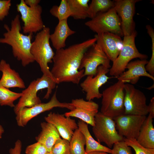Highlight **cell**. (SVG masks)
<instances>
[{"mask_svg": "<svg viewBox=\"0 0 154 154\" xmlns=\"http://www.w3.org/2000/svg\"><path fill=\"white\" fill-rule=\"evenodd\" d=\"M56 84L52 78L44 74L41 77L32 81L27 88L22 92V95L14 108L15 114L23 108L32 107L41 103L37 95L38 92L40 90L47 89L44 99H48Z\"/></svg>", "mask_w": 154, "mask_h": 154, "instance_id": "cell-4", "label": "cell"}, {"mask_svg": "<svg viewBox=\"0 0 154 154\" xmlns=\"http://www.w3.org/2000/svg\"><path fill=\"white\" fill-rule=\"evenodd\" d=\"M148 61L146 59L138 60L129 62L124 71L117 78L118 80L124 82L136 84L141 76L148 77L154 81V77L146 71L145 66Z\"/></svg>", "mask_w": 154, "mask_h": 154, "instance_id": "cell-19", "label": "cell"}, {"mask_svg": "<svg viewBox=\"0 0 154 154\" xmlns=\"http://www.w3.org/2000/svg\"><path fill=\"white\" fill-rule=\"evenodd\" d=\"M114 1L110 0H92L89 5L88 17L92 19L98 14L106 12L114 7Z\"/></svg>", "mask_w": 154, "mask_h": 154, "instance_id": "cell-26", "label": "cell"}, {"mask_svg": "<svg viewBox=\"0 0 154 154\" xmlns=\"http://www.w3.org/2000/svg\"><path fill=\"white\" fill-rule=\"evenodd\" d=\"M92 131L99 143H104L110 149L115 143L125 138L119 134L114 119L100 112L95 117Z\"/></svg>", "mask_w": 154, "mask_h": 154, "instance_id": "cell-7", "label": "cell"}, {"mask_svg": "<svg viewBox=\"0 0 154 154\" xmlns=\"http://www.w3.org/2000/svg\"><path fill=\"white\" fill-rule=\"evenodd\" d=\"M153 118L149 114L144 121L137 140L141 145L145 147L154 148V128Z\"/></svg>", "mask_w": 154, "mask_h": 154, "instance_id": "cell-23", "label": "cell"}, {"mask_svg": "<svg viewBox=\"0 0 154 154\" xmlns=\"http://www.w3.org/2000/svg\"><path fill=\"white\" fill-rule=\"evenodd\" d=\"M56 107L66 108L70 110L74 108L71 103L60 102L57 98L56 91L48 102L41 103L32 107H24L20 109L15 114L17 124L19 126L24 127L33 118L42 113Z\"/></svg>", "mask_w": 154, "mask_h": 154, "instance_id": "cell-9", "label": "cell"}, {"mask_svg": "<svg viewBox=\"0 0 154 154\" xmlns=\"http://www.w3.org/2000/svg\"><path fill=\"white\" fill-rule=\"evenodd\" d=\"M53 16L57 18L58 21L68 20L71 13L67 0H62L59 5H54L50 10Z\"/></svg>", "mask_w": 154, "mask_h": 154, "instance_id": "cell-29", "label": "cell"}, {"mask_svg": "<svg viewBox=\"0 0 154 154\" xmlns=\"http://www.w3.org/2000/svg\"><path fill=\"white\" fill-rule=\"evenodd\" d=\"M71 103L74 108L65 113V116L76 117L88 124L94 125L95 117L99 112L97 103L92 100H85L83 98L72 99Z\"/></svg>", "mask_w": 154, "mask_h": 154, "instance_id": "cell-13", "label": "cell"}, {"mask_svg": "<svg viewBox=\"0 0 154 154\" xmlns=\"http://www.w3.org/2000/svg\"><path fill=\"white\" fill-rule=\"evenodd\" d=\"M4 129L1 125H0V139L2 138V135L4 132Z\"/></svg>", "mask_w": 154, "mask_h": 154, "instance_id": "cell-39", "label": "cell"}, {"mask_svg": "<svg viewBox=\"0 0 154 154\" xmlns=\"http://www.w3.org/2000/svg\"><path fill=\"white\" fill-rule=\"evenodd\" d=\"M146 117L145 116L123 114L114 119L116 129L120 135L125 138L137 139Z\"/></svg>", "mask_w": 154, "mask_h": 154, "instance_id": "cell-14", "label": "cell"}, {"mask_svg": "<svg viewBox=\"0 0 154 154\" xmlns=\"http://www.w3.org/2000/svg\"><path fill=\"white\" fill-rule=\"evenodd\" d=\"M148 114L151 116L153 118L154 117V97H152L150 100V102L148 105Z\"/></svg>", "mask_w": 154, "mask_h": 154, "instance_id": "cell-36", "label": "cell"}, {"mask_svg": "<svg viewBox=\"0 0 154 154\" xmlns=\"http://www.w3.org/2000/svg\"><path fill=\"white\" fill-rule=\"evenodd\" d=\"M70 154H85L86 140L84 135L77 129L74 131L69 142Z\"/></svg>", "mask_w": 154, "mask_h": 154, "instance_id": "cell-27", "label": "cell"}, {"mask_svg": "<svg viewBox=\"0 0 154 154\" xmlns=\"http://www.w3.org/2000/svg\"><path fill=\"white\" fill-rule=\"evenodd\" d=\"M124 141L134 150L135 154H154V148H149L140 144L135 139L125 138Z\"/></svg>", "mask_w": 154, "mask_h": 154, "instance_id": "cell-31", "label": "cell"}, {"mask_svg": "<svg viewBox=\"0 0 154 154\" xmlns=\"http://www.w3.org/2000/svg\"><path fill=\"white\" fill-rule=\"evenodd\" d=\"M16 7L23 22L24 33H37L45 27L42 18V8L40 5L30 7L25 3L24 0H21Z\"/></svg>", "mask_w": 154, "mask_h": 154, "instance_id": "cell-11", "label": "cell"}, {"mask_svg": "<svg viewBox=\"0 0 154 154\" xmlns=\"http://www.w3.org/2000/svg\"><path fill=\"white\" fill-rule=\"evenodd\" d=\"M25 3L28 6L33 7L37 6L39 5L40 2V0H25Z\"/></svg>", "mask_w": 154, "mask_h": 154, "instance_id": "cell-37", "label": "cell"}, {"mask_svg": "<svg viewBox=\"0 0 154 154\" xmlns=\"http://www.w3.org/2000/svg\"><path fill=\"white\" fill-rule=\"evenodd\" d=\"M111 154H133L130 147L123 140L117 142L113 145Z\"/></svg>", "mask_w": 154, "mask_h": 154, "instance_id": "cell-32", "label": "cell"}, {"mask_svg": "<svg viewBox=\"0 0 154 154\" xmlns=\"http://www.w3.org/2000/svg\"><path fill=\"white\" fill-rule=\"evenodd\" d=\"M93 38L56 50L53 58V66L50 70L57 84L71 82L78 84L84 76V70H80L85 52L96 43Z\"/></svg>", "mask_w": 154, "mask_h": 154, "instance_id": "cell-1", "label": "cell"}, {"mask_svg": "<svg viewBox=\"0 0 154 154\" xmlns=\"http://www.w3.org/2000/svg\"><path fill=\"white\" fill-rule=\"evenodd\" d=\"M22 95L21 92H13L0 84V105L14 107V102L20 98Z\"/></svg>", "mask_w": 154, "mask_h": 154, "instance_id": "cell-28", "label": "cell"}, {"mask_svg": "<svg viewBox=\"0 0 154 154\" xmlns=\"http://www.w3.org/2000/svg\"><path fill=\"white\" fill-rule=\"evenodd\" d=\"M75 33L69 27L67 20L58 21L54 32L50 35V40L54 48L58 50L64 48L67 38Z\"/></svg>", "mask_w": 154, "mask_h": 154, "instance_id": "cell-21", "label": "cell"}, {"mask_svg": "<svg viewBox=\"0 0 154 154\" xmlns=\"http://www.w3.org/2000/svg\"><path fill=\"white\" fill-rule=\"evenodd\" d=\"M85 25L96 34L110 32L123 36L121 21L114 7L107 11L100 13L86 22Z\"/></svg>", "mask_w": 154, "mask_h": 154, "instance_id": "cell-8", "label": "cell"}, {"mask_svg": "<svg viewBox=\"0 0 154 154\" xmlns=\"http://www.w3.org/2000/svg\"><path fill=\"white\" fill-rule=\"evenodd\" d=\"M0 71L2 73L0 80V84L2 86L8 89L25 88V83L19 74L12 69L9 64L3 59L0 62Z\"/></svg>", "mask_w": 154, "mask_h": 154, "instance_id": "cell-20", "label": "cell"}, {"mask_svg": "<svg viewBox=\"0 0 154 154\" xmlns=\"http://www.w3.org/2000/svg\"><path fill=\"white\" fill-rule=\"evenodd\" d=\"M77 124L78 129L84 135L85 139L86 153L100 151L111 153V149L101 144L93 138L89 131L88 124L80 120L78 121Z\"/></svg>", "mask_w": 154, "mask_h": 154, "instance_id": "cell-24", "label": "cell"}, {"mask_svg": "<svg viewBox=\"0 0 154 154\" xmlns=\"http://www.w3.org/2000/svg\"><path fill=\"white\" fill-rule=\"evenodd\" d=\"M4 27L7 31L0 38V43L6 44L12 48L13 55L22 65L25 67L35 61L31 53L33 33L24 35L21 32V29L20 16L17 15L12 20L10 28L7 24Z\"/></svg>", "mask_w": 154, "mask_h": 154, "instance_id": "cell-2", "label": "cell"}, {"mask_svg": "<svg viewBox=\"0 0 154 154\" xmlns=\"http://www.w3.org/2000/svg\"><path fill=\"white\" fill-rule=\"evenodd\" d=\"M110 69L101 65L98 68L97 73L94 76H87L85 79L80 84L82 90L86 93V99L91 101L94 98H102V94L99 91V88L107 82L110 78L106 75Z\"/></svg>", "mask_w": 154, "mask_h": 154, "instance_id": "cell-16", "label": "cell"}, {"mask_svg": "<svg viewBox=\"0 0 154 154\" xmlns=\"http://www.w3.org/2000/svg\"><path fill=\"white\" fill-rule=\"evenodd\" d=\"M110 60L100 46L95 43L85 52L82 58L80 70L84 69V76H95L98 67L103 66L110 69Z\"/></svg>", "mask_w": 154, "mask_h": 154, "instance_id": "cell-12", "label": "cell"}, {"mask_svg": "<svg viewBox=\"0 0 154 154\" xmlns=\"http://www.w3.org/2000/svg\"><path fill=\"white\" fill-rule=\"evenodd\" d=\"M124 114L146 116L148 114L144 93L132 84H125Z\"/></svg>", "mask_w": 154, "mask_h": 154, "instance_id": "cell-10", "label": "cell"}, {"mask_svg": "<svg viewBox=\"0 0 154 154\" xmlns=\"http://www.w3.org/2000/svg\"><path fill=\"white\" fill-rule=\"evenodd\" d=\"M85 154H108V153L103 151H95L86 153Z\"/></svg>", "mask_w": 154, "mask_h": 154, "instance_id": "cell-38", "label": "cell"}, {"mask_svg": "<svg viewBox=\"0 0 154 154\" xmlns=\"http://www.w3.org/2000/svg\"><path fill=\"white\" fill-rule=\"evenodd\" d=\"M11 5L10 0H0V21L8 15Z\"/></svg>", "mask_w": 154, "mask_h": 154, "instance_id": "cell-34", "label": "cell"}, {"mask_svg": "<svg viewBox=\"0 0 154 154\" xmlns=\"http://www.w3.org/2000/svg\"><path fill=\"white\" fill-rule=\"evenodd\" d=\"M48 152L45 146L38 142L27 146L25 151L26 154H46Z\"/></svg>", "mask_w": 154, "mask_h": 154, "instance_id": "cell-33", "label": "cell"}, {"mask_svg": "<svg viewBox=\"0 0 154 154\" xmlns=\"http://www.w3.org/2000/svg\"><path fill=\"white\" fill-rule=\"evenodd\" d=\"M71 13V17L76 20L88 17L89 0H67Z\"/></svg>", "mask_w": 154, "mask_h": 154, "instance_id": "cell-25", "label": "cell"}, {"mask_svg": "<svg viewBox=\"0 0 154 154\" xmlns=\"http://www.w3.org/2000/svg\"><path fill=\"white\" fill-rule=\"evenodd\" d=\"M46 154H52L50 152H48Z\"/></svg>", "mask_w": 154, "mask_h": 154, "instance_id": "cell-40", "label": "cell"}, {"mask_svg": "<svg viewBox=\"0 0 154 154\" xmlns=\"http://www.w3.org/2000/svg\"><path fill=\"white\" fill-rule=\"evenodd\" d=\"M40 126L41 131L35 139L43 145L48 152H50L55 142L60 138V135L56 127L50 123L42 122Z\"/></svg>", "mask_w": 154, "mask_h": 154, "instance_id": "cell-22", "label": "cell"}, {"mask_svg": "<svg viewBox=\"0 0 154 154\" xmlns=\"http://www.w3.org/2000/svg\"><path fill=\"white\" fill-rule=\"evenodd\" d=\"M50 152L52 154H70L69 141L60 138L55 143Z\"/></svg>", "mask_w": 154, "mask_h": 154, "instance_id": "cell-30", "label": "cell"}, {"mask_svg": "<svg viewBox=\"0 0 154 154\" xmlns=\"http://www.w3.org/2000/svg\"><path fill=\"white\" fill-rule=\"evenodd\" d=\"M50 29L45 27L37 33L32 42L31 53L35 61L39 64L43 74L48 76L57 82L51 74L48 64L53 62L55 53L50 43Z\"/></svg>", "mask_w": 154, "mask_h": 154, "instance_id": "cell-3", "label": "cell"}, {"mask_svg": "<svg viewBox=\"0 0 154 154\" xmlns=\"http://www.w3.org/2000/svg\"><path fill=\"white\" fill-rule=\"evenodd\" d=\"M22 147L21 141L19 139L17 140L15 143L14 147L9 149V153L10 154H21Z\"/></svg>", "mask_w": 154, "mask_h": 154, "instance_id": "cell-35", "label": "cell"}, {"mask_svg": "<svg viewBox=\"0 0 154 154\" xmlns=\"http://www.w3.org/2000/svg\"><path fill=\"white\" fill-rule=\"evenodd\" d=\"M44 119L46 122L56 127L63 139L69 142L74 131L78 128L75 120L70 117L65 116L64 114L50 112Z\"/></svg>", "mask_w": 154, "mask_h": 154, "instance_id": "cell-18", "label": "cell"}, {"mask_svg": "<svg viewBox=\"0 0 154 154\" xmlns=\"http://www.w3.org/2000/svg\"><path fill=\"white\" fill-rule=\"evenodd\" d=\"M139 0H116L114 1L116 11L121 19V28L123 36L131 35L135 31L133 18L136 3Z\"/></svg>", "mask_w": 154, "mask_h": 154, "instance_id": "cell-15", "label": "cell"}, {"mask_svg": "<svg viewBox=\"0 0 154 154\" xmlns=\"http://www.w3.org/2000/svg\"><path fill=\"white\" fill-rule=\"evenodd\" d=\"M137 34L135 30L130 35L123 36L122 48L110 69L109 72L110 75L118 77L125 71L128 64L134 58H138L143 60L147 58L148 56L140 53L136 46L135 38Z\"/></svg>", "mask_w": 154, "mask_h": 154, "instance_id": "cell-6", "label": "cell"}, {"mask_svg": "<svg viewBox=\"0 0 154 154\" xmlns=\"http://www.w3.org/2000/svg\"><path fill=\"white\" fill-rule=\"evenodd\" d=\"M125 84L118 80L103 91L100 112L103 114L113 119L124 114Z\"/></svg>", "mask_w": 154, "mask_h": 154, "instance_id": "cell-5", "label": "cell"}, {"mask_svg": "<svg viewBox=\"0 0 154 154\" xmlns=\"http://www.w3.org/2000/svg\"><path fill=\"white\" fill-rule=\"evenodd\" d=\"M120 36L110 32L96 34V43L101 47L111 61L114 62L118 56L123 45Z\"/></svg>", "mask_w": 154, "mask_h": 154, "instance_id": "cell-17", "label": "cell"}]
</instances>
